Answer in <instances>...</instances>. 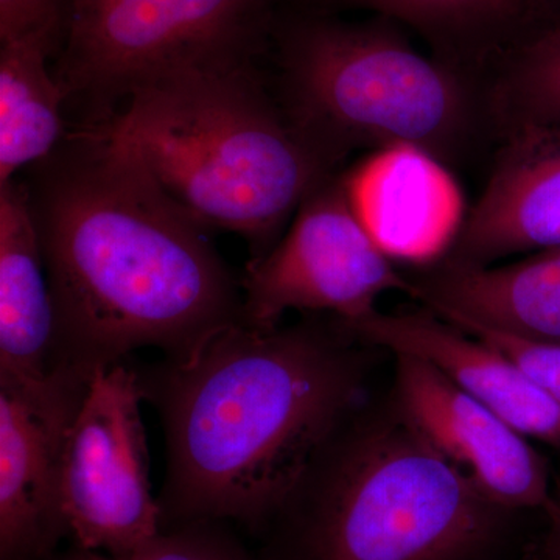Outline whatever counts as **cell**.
Segmentation results:
<instances>
[{"mask_svg":"<svg viewBox=\"0 0 560 560\" xmlns=\"http://www.w3.org/2000/svg\"><path fill=\"white\" fill-rule=\"evenodd\" d=\"M139 370L128 360L95 368L62 452L60 500L81 550L124 556L164 529L151 495Z\"/></svg>","mask_w":560,"mask_h":560,"instance_id":"7","label":"cell"},{"mask_svg":"<svg viewBox=\"0 0 560 560\" xmlns=\"http://www.w3.org/2000/svg\"><path fill=\"white\" fill-rule=\"evenodd\" d=\"M316 9L370 10L422 35L448 65L508 57L560 24L558 0H313Z\"/></svg>","mask_w":560,"mask_h":560,"instance_id":"16","label":"cell"},{"mask_svg":"<svg viewBox=\"0 0 560 560\" xmlns=\"http://www.w3.org/2000/svg\"><path fill=\"white\" fill-rule=\"evenodd\" d=\"M31 168L57 366L91 377L140 348L187 360L243 324L242 282L209 231L101 128L66 136Z\"/></svg>","mask_w":560,"mask_h":560,"instance_id":"1","label":"cell"},{"mask_svg":"<svg viewBox=\"0 0 560 560\" xmlns=\"http://www.w3.org/2000/svg\"><path fill=\"white\" fill-rule=\"evenodd\" d=\"M340 323L352 337L425 361L526 438L560 448L558 401L503 350L477 335L427 313L377 311Z\"/></svg>","mask_w":560,"mask_h":560,"instance_id":"11","label":"cell"},{"mask_svg":"<svg viewBox=\"0 0 560 560\" xmlns=\"http://www.w3.org/2000/svg\"><path fill=\"white\" fill-rule=\"evenodd\" d=\"M388 291L412 294L350 201L345 175L329 176L294 213L289 232L242 279L243 324L272 329L287 312L350 323L377 312Z\"/></svg>","mask_w":560,"mask_h":560,"instance_id":"8","label":"cell"},{"mask_svg":"<svg viewBox=\"0 0 560 560\" xmlns=\"http://www.w3.org/2000/svg\"><path fill=\"white\" fill-rule=\"evenodd\" d=\"M287 0H66L55 77L86 125L178 70L256 61Z\"/></svg>","mask_w":560,"mask_h":560,"instance_id":"6","label":"cell"},{"mask_svg":"<svg viewBox=\"0 0 560 560\" xmlns=\"http://www.w3.org/2000/svg\"><path fill=\"white\" fill-rule=\"evenodd\" d=\"M412 296L463 330L560 345V248L497 267L445 260L412 282Z\"/></svg>","mask_w":560,"mask_h":560,"instance_id":"14","label":"cell"},{"mask_svg":"<svg viewBox=\"0 0 560 560\" xmlns=\"http://www.w3.org/2000/svg\"><path fill=\"white\" fill-rule=\"evenodd\" d=\"M271 47L283 113L334 167L363 149L418 150L444 164L474 130L458 68L420 55L386 18L348 22L285 5Z\"/></svg>","mask_w":560,"mask_h":560,"instance_id":"4","label":"cell"},{"mask_svg":"<svg viewBox=\"0 0 560 560\" xmlns=\"http://www.w3.org/2000/svg\"><path fill=\"white\" fill-rule=\"evenodd\" d=\"M559 7H560V0H558Z\"/></svg>","mask_w":560,"mask_h":560,"instance_id":"23","label":"cell"},{"mask_svg":"<svg viewBox=\"0 0 560 560\" xmlns=\"http://www.w3.org/2000/svg\"><path fill=\"white\" fill-rule=\"evenodd\" d=\"M91 378V377H90ZM90 378L0 372V560H50L62 537V452Z\"/></svg>","mask_w":560,"mask_h":560,"instance_id":"9","label":"cell"},{"mask_svg":"<svg viewBox=\"0 0 560 560\" xmlns=\"http://www.w3.org/2000/svg\"><path fill=\"white\" fill-rule=\"evenodd\" d=\"M65 9L66 0H0V44L39 36L57 51Z\"/></svg>","mask_w":560,"mask_h":560,"instance_id":"20","label":"cell"},{"mask_svg":"<svg viewBox=\"0 0 560 560\" xmlns=\"http://www.w3.org/2000/svg\"><path fill=\"white\" fill-rule=\"evenodd\" d=\"M318 456L275 518L289 522V551L272 560H480L514 514L407 420Z\"/></svg>","mask_w":560,"mask_h":560,"instance_id":"5","label":"cell"},{"mask_svg":"<svg viewBox=\"0 0 560 560\" xmlns=\"http://www.w3.org/2000/svg\"><path fill=\"white\" fill-rule=\"evenodd\" d=\"M560 248V125H518L445 260L488 267Z\"/></svg>","mask_w":560,"mask_h":560,"instance_id":"12","label":"cell"},{"mask_svg":"<svg viewBox=\"0 0 560 560\" xmlns=\"http://www.w3.org/2000/svg\"><path fill=\"white\" fill-rule=\"evenodd\" d=\"M97 127L195 223L245 238L253 259L334 171L272 101L256 61L178 70Z\"/></svg>","mask_w":560,"mask_h":560,"instance_id":"3","label":"cell"},{"mask_svg":"<svg viewBox=\"0 0 560 560\" xmlns=\"http://www.w3.org/2000/svg\"><path fill=\"white\" fill-rule=\"evenodd\" d=\"M503 350L560 405V345L523 340L499 331L466 330Z\"/></svg>","mask_w":560,"mask_h":560,"instance_id":"21","label":"cell"},{"mask_svg":"<svg viewBox=\"0 0 560 560\" xmlns=\"http://www.w3.org/2000/svg\"><path fill=\"white\" fill-rule=\"evenodd\" d=\"M338 320V319H337ZM338 330L316 324L220 331L187 360L139 370L167 441L162 525L278 517L359 399Z\"/></svg>","mask_w":560,"mask_h":560,"instance_id":"2","label":"cell"},{"mask_svg":"<svg viewBox=\"0 0 560 560\" xmlns=\"http://www.w3.org/2000/svg\"><path fill=\"white\" fill-rule=\"evenodd\" d=\"M217 523L165 526L156 539L130 555L109 556L75 547L50 560H256L230 534L219 529Z\"/></svg>","mask_w":560,"mask_h":560,"instance_id":"19","label":"cell"},{"mask_svg":"<svg viewBox=\"0 0 560 560\" xmlns=\"http://www.w3.org/2000/svg\"><path fill=\"white\" fill-rule=\"evenodd\" d=\"M54 54L39 36L0 47V184L47 160L66 139V95L49 69Z\"/></svg>","mask_w":560,"mask_h":560,"instance_id":"17","label":"cell"},{"mask_svg":"<svg viewBox=\"0 0 560 560\" xmlns=\"http://www.w3.org/2000/svg\"><path fill=\"white\" fill-rule=\"evenodd\" d=\"M503 65L512 127L560 125V24L512 50Z\"/></svg>","mask_w":560,"mask_h":560,"instance_id":"18","label":"cell"},{"mask_svg":"<svg viewBox=\"0 0 560 560\" xmlns=\"http://www.w3.org/2000/svg\"><path fill=\"white\" fill-rule=\"evenodd\" d=\"M541 511L544 529L530 545L526 560H560V477L552 481L550 499Z\"/></svg>","mask_w":560,"mask_h":560,"instance_id":"22","label":"cell"},{"mask_svg":"<svg viewBox=\"0 0 560 560\" xmlns=\"http://www.w3.org/2000/svg\"><path fill=\"white\" fill-rule=\"evenodd\" d=\"M345 179L353 209L390 260L427 265L447 256L464 219L442 162L418 150H383Z\"/></svg>","mask_w":560,"mask_h":560,"instance_id":"13","label":"cell"},{"mask_svg":"<svg viewBox=\"0 0 560 560\" xmlns=\"http://www.w3.org/2000/svg\"><path fill=\"white\" fill-rule=\"evenodd\" d=\"M50 283L31 198L16 178L0 184V372L49 377L57 370Z\"/></svg>","mask_w":560,"mask_h":560,"instance_id":"15","label":"cell"},{"mask_svg":"<svg viewBox=\"0 0 560 560\" xmlns=\"http://www.w3.org/2000/svg\"><path fill=\"white\" fill-rule=\"evenodd\" d=\"M405 420L503 510H544L550 474L525 434L448 381L436 368L397 357Z\"/></svg>","mask_w":560,"mask_h":560,"instance_id":"10","label":"cell"}]
</instances>
